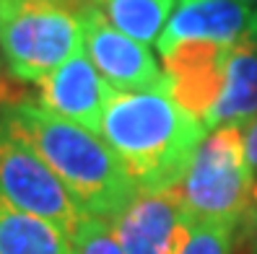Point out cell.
I'll return each instance as SVG.
<instances>
[{"label":"cell","mask_w":257,"mask_h":254,"mask_svg":"<svg viewBox=\"0 0 257 254\" xmlns=\"http://www.w3.org/2000/svg\"><path fill=\"white\" fill-rule=\"evenodd\" d=\"M208 127L169 91H114L101 119V138L122 161L141 195L182 184Z\"/></svg>","instance_id":"cell-1"},{"label":"cell","mask_w":257,"mask_h":254,"mask_svg":"<svg viewBox=\"0 0 257 254\" xmlns=\"http://www.w3.org/2000/svg\"><path fill=\"white\" fill-rule=\"evenodd\" d=\"M6 122L50 163L83 210L114 220L141 195L122 161L101 135L42 109L34 99H19L0 109Z\"/></svg>","instance_id":"cell-2"},{"label":"cell","mask_w":257,"mask_h":254,"mask_svg":"<svg viewBox=\"0 0 257 254\" xmlns=\"http://www.w3.org/2000/svg\"><path fill=\"white\" fill-rule=\"evenodd\" d=\"M88 0H0V57L11 78L39 83L83 44Z\"/></svg>","instance_id":"cell-3"},{"label":"cell","mask_w":257,"mask_h":254,"mask_svg":"<svg viewBox=\"0 0 257 254\" xmlns=\"http://www.w3.org/2000/svg\"><path fill=\"white\" fill-rule=\"evenodd\" d=\"M257 176L247 161L244 130H208L179 184L185 213L192 220L239 226L252 207Z\"/></svg>","instance_id":"cell-4"},{"label":"cell","mask_w":257,"mask_h":254,"mask_svg":"<svg viewBox=\"0 0 257 254\" xmlns=\"http://www.w3.org/2000/svg\"><path fill=\"white\" fill-rule=\"evenodd\" d=\"M0 197L63 228L73 241L91 218L32 145L0 122Z\"/></svg>","instance_id":"cell-5"},{"label":"cell","mask_w":257,"mask_h":254,"mask_svg":"<svg viewBox=\"0 0 257 254\" xmlns=\"http://www.w3.org/2000/svg\"><path fill=\"white\" fill-rule=\"evenodd\" d=\"M83 47L91 63L114 91H169L164 65L151 44L138 42L114 29L101 13L86 3L83 8Z\"/></svg>","instance_id":"cell-6"},{"label":"cell","mask_w":257,"mask_h":254,"mask_svg":"<svg viewBox=\"0 0 257 254\" xmlns=\"http://www.w3.org/2000/svg\"><path fill=\"white\" fill-rule=\"evenodd\" d=\"M34 86V101L42 109L101 135V119L112 96V86L101 78L83 44Z\"/></svg>","instance_id":"cell-7"},{"label":"cell","mask_w":257,"mask_h":254,"mask_svg":"<svg viewBox=\"0 0 257 254\" xmlns=\"http://www.w3.org/2000/svg\"><path fill=\"white\" fill-rule=\"evenodd\" d=\"M231 47L216 42H182L161 55L169 94L187 112L205 119L221 99L226 81V57Z\"/></svg>","instance_id":"cell-8"},{"label":"cell","mask_w":257,"mask_h":254,"mask_svg":"<svg viewBox=\"0 0 257 254\" xmlns=\"http://www.w3.org/2000/svg\"><path fill=\"white\" fill-rule=\"evenodd\" d=\"M112 226L125 254H177L187 226L179 189L138 195Z\"/></svg>","instance_id":"cell-9"},{"label":"cell","mask_w":257,"mask_h":254,"mask_svg":"<svg viewBox=\"0 0 257 254\" xmlns=\"http://www.w3.org/2000/svg\"><path fill=\"white\" fill-rule=\"evenodd\" d=\"M254 11L257 8L241 0H179L156 44L159 55L182 42H216L234 47L252 29Z\"/></svg>","instance_id":"cell-10"},{"label":"cell","mask_w":257,"mask_h":254,"mask_svg":"<svg viewBox=\"0 0 257 254\" xmlns=\"http://www.w3.org/2000/svg\"><path fill=\"white\" fill-rule=\"evenodd\" d=\"M257 119V21L226 57V81L221 99L203 119L208 130L239 127Z\"/></svg>","instance_id":"cell-11"},{"label":"cell","mask_w":257,"mask_h":254,"mask_svg":"<svg viewBox=\"0 0 257 254\" xmlns=\"http://www.w3.org/2000/svg\"><path fill=\"white\" fill-rule=\"evenodd\" d=\"M0 254H78V249L55 223L0 197Z\"/></svg>","instance_id":"cell-12"},{"label":"cell","mask_w":257,"mask_h":254,"mask_svg":"<svg viewBox=\"0 0 257 254\" xmlns=\"http://www.w3.org/2000/svg\"><path fill=\"white\" fill-rule=\"evenodd\" d=\"M88 3L122 34L146 44H159L179 0H88Z\"/></svg>","instance_id":"cell-13"},{"label":"cell","mask_w":257,"mask_h":254,"mask_svg":"<svg viewBox=\"0 0 257 254\" xmlns=\"http://www.w3.org/2000/svg\"><path fill=\"white\" fill-rule=\"evenodd\" d=\"M236 226L210 220H192L187 215L185 236L177 254H231Z\"/></svg>","instance_id":"cell-14"},{"label":"cell","mask_w":257,"mask_h":254,"mask_svg":"<svg viewBox=\"0 0 257 254\" xmlns=\"http://www.w3.org/2000/svg\"><path fill=\"white\" fill-rule=\"evenodd\" d=\"M75 249L78 254H125L112 220H101L94 215L86 220L81 236L75 238Z\"/></svg>","instance_id":"cell-15"},{"label":"cell","mask_w":257,"mask_h":254,"mask_svg":"<svg viewBox=\"0 0 257 254\" xmlns=\"http://www.w3.org/2000/svg\"><path fill=\"white\" fill-rule=\"evenodd\" d=\"M244 148H247V161L257 176V119L244 127Z\"/></svg>","instance_id":"cell-16"},{"label":"cell","mask_w":257,"mask_h":254,"mask_svg":"<svg viewBox=\"0 0 257 254\" xmlns=\"http://www.w3.org/2000/svg\"><path fill=\"white\" fill-rule=\"evenodd\" d=\"M6 96H8V86H6V78H3V65H0V109L8 107V104H13V101L6 99Z\"/></svg>","instance_id":"cell-17"},{"label":"cell","mask_w":257,"mask_h":254,"mask_svg":"<svg viewBox=\"0 0 257 254\" xmlns=\"http://www.w3.org/2000/svg\"><path fill=\"white\" fill-rule=\"evenodd\" d=\"M247 218H249V231H252V236H254V251H257V205L249 207Z\"/></svg>","instance_id":"cell-18"},{"label":"cell","mask_w":257,"mask_h":254,"mask_svg":"<svg viewBox=\"0 0 257 254\" xmlns=\"http://www.w3.org/2000/svg\"><path fill=\"white\" fill-rule=\"evenodd\" d=\"M241 3H247V6H252V8H257V0H241Z\"/></svg>","instance_id":"cell-19"},{"label":"cell","mask_w":257,"mask_h":254,"mask_svg":"<svg viewBox=\"0 0 257 254\" xmlns=\"http://www.w3.org/2000/svg\"><path fill=\"white\" fill-rule=\"evenodd\" d=\"M254 21H257V11H254Z\"/></svg>","instance_id":"cell-20"}]
</instances>
